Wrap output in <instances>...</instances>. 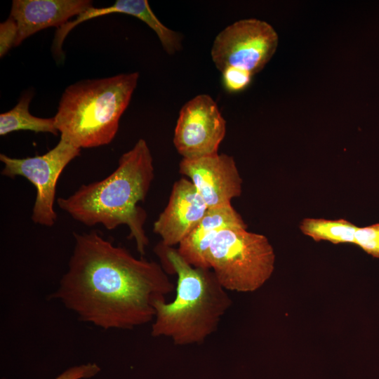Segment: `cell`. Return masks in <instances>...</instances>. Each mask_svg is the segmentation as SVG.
I'll list each match as a JSON object with an SVG mask.
<instances>
[{"instance_id":"cell-1","label":"cell","mask_w":379,"mask_h":379,"mask_svg":"<svg viewBox=\"0 0 379 379\" xmlns=\"http://www.w3.org/2000/svg\"><path fill=\"white\" fill-rule=\"evenodd\" d=\"M68 269L49 298L84 322L132 329L154 319V304L174 288L161 265L135 258L97 230L74 233Z\"/></svg>"},{"instance_id":"cell-2","label":"cell","mask_w":379,"mask_h":379,"mask_svg":"<svg viewBox=\"0 0 379 379\" xmlns=\"http://www.w3.org/2000/svg\"><path fill=\"white\" fill-rule=\"evenodd\" d=\"M153 159L144 139L119 158L117 168L105 178L82 185L67 197H60L57 204L75 220L86 225H103L112 230L127 225L129 237L135 239L138 251L145 255L149 240L144 224L143 201L154 179Z\"/></svg>"},{"instance_id":"cell-3","label":"cell","mask_w":379,"mask_h":379,"mask_svg":"<svg viewBox=\"0 0 379 379\" xmlns=\"http://www.w3.org/2000/svg\"><path fill=\"white\" fill-rule=\"evenodd\" d=\"M166 272L177 274L176 294L170 302H155L151 334L176 345L201 344L219 325L232 300L211 269L187 263L177 249L161 243L154 248Z\"/></svg>"},{"instance_id":"cell-4","label":"cell","mask_w":379,"mask_h":379,"mask_svg":"<svg viewBox=\"0 0 379 379\" xmlns=\"http://www.w3.org/2000/svg\"><path fill=\"white\" fill-rule=\"evenodd\" d=\"M138 78L135 72L79 81L67 87L53 117L60 138L81 149L109 144Z\"/></svg>"},{"instance_id":"cell-5","label":"cell","mask_w":379,"mask_h":379,"mask_svg":"<svg viewBox=\"0 0 379 379\" xmlns=\"http://www.w3.org/2000/svg\"><path fill=\"white\" fill-rule=\"evenodd\" d=\"M274 250L263 234L247 229L221 231L207 253L208 267L227 291L253 292L272 277L275 266Z\"/></svg>"},{"instance_id":"cell-6","label":"cell","mask_w":379,"mask_h":379,"mask_svg":"<svg viewBox=\"0 0 379 379\" xmlns=\"http://www.w3.org/2000/svg\"><path fill=\"white\" fill-rule=\"evenodd\" d=\"M80 152V148L60 138L53 148L42 155L18 159L0 154V161L4 165L1 175L10 178L24 177L35 187L36 199L31 215L35 224L52 227L55 223L54 202L58 180Z\"/></svg>"},{"instance_id":"cell-7","label":"cell","mask_w":379,"mask_h":379,"mask_svg":"<svg viewBox=\"0 0 379 379\" xmlns=\"http://www.w3.org/2000/svg\"><path fill=\"white\" fill-rule=\"evenodd\" d=\"M278 44V34L270 24L258 19H243L216 36L211 55L220 72L234 67L254 76L271 60Z\"/></svg>"},{"instance_id":"cell-8","label":"cell","mask_w":379,"mask_h":379,"mask_svg":"<svg viewBox=\"0 0 379 379\" xmlns=\"http://www.w3.org/2000/svg\"><path fill=\"white\" fill-rule=\"evenodd\" d=\"M225 133L226 121L217 103L210 95L201 94L180 109L173 143L182 159H199L218 154Z\"/></svg>"},{"instance_id":"cell-9","label":"cell","mask_w":379,"mask_h":379,"mask_svg":"<svg viewBox=\"0 0 379 379\" xmlns=\"http://www.w3.org/2000/svg\"><path fill=\"white\" fill-rule=\"evenodd\" d=\"M180 173L190 178L208 208L231 204V200L241 194L242 179L232 156L218 153L182 159Z\"/></svg>"},{"instance_id":"cell-10","label":"cell","mask_w":379,"mask_h":379,"mask_svg":"<svg viewBox=\"0 0 379 379\" xmlns=\"http://www.w3.org/2000/svg\"><path fill=\"white\" fill-rule=\"evenodd\" d=\"M208 208L190 180L181 178L172 188L168 202L153 225V231L168 247L178 245L197 225Z\"/></svg>"},{"instance_id":"cell-11","label":"cell","mask_w":379,"mask_h":379,"mask_svg":"<svg viewBox=\"0 0 379 379\" xmlns=\"http://www.w3.org/2000/svg\"><path fill=\"white\" fill-rule=\"evenodd\" d=\"M90 0H14L10 16L18 25L15 46L39 31L50 27L58 28L93 7Z\"/></svg>"},{"instance_id":"cell-12","label":"cell","mask_w":379,"mask_h":379,"mask_svg":"<svg viewBox=\"0 0 379 379\" xmlns=\"http://www.w3.org/2000/svg\"><path fill=\"white\" fill-rule=\"evenodd\" d=\"M227 229H247V226L231 204L208 208L197 225L178 244L177 250L190 265L209 269L206 262L208 249L216 236Z\"/></svg>"},{"instance_id":"cell-13","label":"cell","mask_w":379,"mask_h":379,"mask_svg":"<svg viewBox=\"0 0 379 379\" xmlns=\"http://www.w3.org/2000/svg\"><path fill=\"white\" fill-rule=\"evenodd\" d=\"M32 93H24L17 105L11 110L0 114V135L27 130L36 133H50L58 135L54 118H40L29 113V105Z\"/></svg>"},{"instance_id":"cell-14","label":"cell","mask_w":379,"mask_h":379,"mask_svg":"<svg viewBox=\"0 0 379 379\" xmlns=\"http://www.w3.org/2000/svg\"><path fill=\"white\" fill-rule=\"evenodd\" d=\"M302 233L316 241H326L334 244H354L358 228L343 218L328 220L305 218L299 225Z\"/></svg>"},{"instance_id":"cell-15","label":"cell","mask_w":379,"mask_h":379,"mask_svg":"<svg viewBox=\"0 0 379 379\" xmlns=\"http://www.w3.org/2000/svg\"><path fill=\"white\" fill-rule=\"evenodd\" d=\"M354 244L372 257L379 258V222L366 227H358Z\"/></svg>"},{"instance_id":"cell-16","label":"cell","mask_w":379,"mask_h":379,"mask_svg":"<svg viewBox=\"0 0 379 379\" xmlns=\"http://www.w3.org/2000/svg\"><path fill=\"white\" fill-rule=\"evenodd\" d=\"M221 73L222 85L229 93L244 91L250 85L253 77L248 72L234 67H228Z\"/></svg>"},{"instance_id":"cell-17","label":"cell","mask_w":379,"mask_h":379,"mask_svg":"<svg viewBox=\"0 0 379 379\" xmlns=\"http://www.w3.org/2000/svg\"><path fill=\"white\" fill-rule=\"evenodd\" d=\"M18 25L11 17L0 24V57H4L15 45Z\"/></svg>"},{"instance_id":"cell-18","label":"cell","mask_w":379,"mask_h":379,"mask_svg":"<svg viewBox=\"0 0 379 379\" xmlns=\"http://www.w3.org/2000/svg\"><path fill=\"white\" fill-rule=\"evenodd\" d=\"M100 371V366L95 363H87L72 366L55 379H86L97 375ZM6 379V378H4Z\"/></svg>"}]
</instances>
